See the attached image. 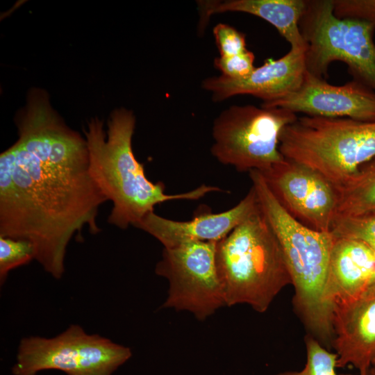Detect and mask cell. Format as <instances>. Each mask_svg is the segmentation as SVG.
<instances>
[{"instance_id": "6da1fadb", "label": "cell", "mask_w": 375, "mask_h": 375, "mask_svg": "<svg viewBox=\"0 0 375 375\" xmlns=\"http://www.w3.org/2000/svg\"><path fill=\"white\" fill-rule=\"evenodd\" d=\"M15 124L18 139L0 155V237L31 242L35 260L60 279L70 240H82L86 226L100 232L97 218L108 200L90 176L85 138L44 92L29 93Z\"/></svg>"}, {"instance_id": "7a4b0ae2", "label": "cell", "mask_w": 375, "mask_h": 375, "mask_svg": "<svg viewBox=\"0 0 375 375\" xmlns=\"http://www.w3.org/2000/svg\"><path fill=\"white\" fill-rule=\"evenodd\" d=\"M135 118L132 111L116 109L108 122L92 118L83 130L89 153L90 176L112 208L108 222L121 229L135 226L156 206L172 200H197L212 192H222L217 186L201 185L181 194H168L164 183L149 181L143 164L135 157L132 138Z\"/></svg>"}, {"instance_id": "3957f363", "label": "cell", "mask_w": 375, "mask_h": 375, "mask_svg": "<svg viewBox=\"0 0 375 375\" xmlns=\"http://www.w3.org/2000/svg\"><path fill=\"white\" fill-rule=\"evenodd\" d=\"M249 173L259 206L283 251L294 288V309L311 335L329 344L333 337V308L326 298V282L335 237L294 219L276 199L262 174L258 170Z\"/></svg>"}, {"instance_id": "277c9868", "label": "cell", "mask_w": 375, "mask_h": 375, "mask_svg": "<svg viewBox=\"0 0 375 375\" xmlns=\"http://www.w3.org/2000/svg\"><path fill=\"white\" fill-rule=\"evenodd\" d=\"M216 262L228 306L244 303L265 312L292 284L278 240L259 205L217 242Z\"/></svg>"}, {"instance_id": "5b68a950", "label": "cell", "mask_w": 375, "mask_h": 375, "mask_svg": "<svg viewBox=\"0 0 375 375\" xmlns=\"http://www.w3.org/2000/svg\"><path fill=\"white\" fill-rule=\"evenodd\" d=\"M279 141L285 158L312 168L337 186L375 158V121L297 117Z\"/></svg>"}, {"instance_id": "8992f818", "label": "cell", "mask_w": 375, "mask_h": 375, "mask_svg": "<svg viewBox=\"0 0 375 375\" xmlns=\"http://www.w3.org/2000/svg\"><path fill=\"white\" fill-rule=\"evenodd\" d=\"M299 28L308 72L324 78L331 63L341 61L353 80L375 91V29L370 24L337 17L333 0H312L306 1Z\"/></svg>"}, {"instance_id": "52a82bcc", "label": "cell", "mask_w": 375, "mask_h": 375, "mask_svg": "<svg viewBox=\"0 0 375 375\" xmlns=\"http://www.w3.org/2000/svg\"><path fill=\"white\" fill-rule=\"evenodd\" d=\"M297 114L275 107L231 106L214 120L212 155L238 172H263L283 162L279 139Z\"/></svg>"}, {"instance_id": "ba28073f", "label": "cell", "mask_w": 375, "mask_h": 375, "mask_svg": "<svg viewBox=\"0 0 375 375\" xmlns=\"http://www.w3.org/2000/svg\"><path fill=\"white\" fill-rule=\"evenodd\" d=\"M131 356L130 348L72 324L53 338H22L11 372L37 375L53 369L67 375H112Z\"/></svg>"}, {"instance_id": "9c48e42d", "label": "cell", "mask_w": 375, "mask_h": 375, "mask_svg": "<svg viewBox=\"0 0 375 375\" xmlns=\"http://www.w3.org/2000/svg\"><path fill=\"white\" fill-rule=\"evenodd\" d=\"M216 251L217 242H190L163 249L155 269L169 285L163 308L188 311L204 320L226 306Z\"/></svg>"}, {"instance_id": "30bf717a", "label": "cell", "mask_w": 375, "mask_h": 375, "mask_svg": "<svg viewBox=\"0 0 375 375\" xmlns=\"http://www.w3.org/2000/svg\"><path fill=\"white\" fill-rule=\"evenodd\" d=\"M260 172L276 199L291 216L313 230L331 232L338 197L335 186L324 176L288 158Z\"/></svg>"}, {"instance_id": "8fae6325", "label": "cell", "mask_w": 375, "mask_h": 375, "mask_svg": "<svg viewBox=\"0 0 375 375\" xmlns=\"http://www.w3.org/2000/svg\"><path fill=\"white\" fill-rule=\"evenodd\" d=\"M307 116L375 121V91L352 80L342 85L328 83L306 71L301 86L278 100L262 103Z\"/></svg>"}, {"instance_id": "7c38bea8", "label": "cell", "mask_w": 375, "mask_h": 375, "mask_svg": "<svg viewBox=\"0 0 375 375\" xmlns=\"http://www.w3.org/2000/svg\"><path fill=\"white\" fill-rule=\"evenodd\" d=\"M306 47H291L285 55L268 59L245 78L212 76L203 80L201 86L216 102L241 94L253 96L262 103L278 100L301 86L306 72Z\"/></svg>"}, {"instance_id": "4fadbf2b", "label": "cell", "mask_w": 375, "mask_h": 375, "mask_svg": "<svg viewBox=\"0 0 375 375\" xmlns=\"http://www.w3.org/2000/svg\"><path fill=\"white\" fill-rule=\"evenodd\" d=\"M256 190L251 186L246 196L228 210L212 213L201 210L193 219L176 221L150 212L134 226L157 239L164 248L190 242H218L228 235L258 207Z\"/></svg>"}, {"instance_id": "5bb4252c", "label": "cell", "mask_w": 375, "mask_h": 375, "mask_svg": "<svg viewBox=\"0 0 375 375\" xmlns=\"http://www.w3.org/2000/svg\"><path fill=\"white\" fill-rule=\"evenodd\" d=\"M332 325L338 367L368 372L375 359V285L356 299L335 303Z\"/></svg>"}, {"instance_id": "9a60e30c", "label": "cell", "mask_w": 375, "mask_h": 375, "mask_svg": "<svg viewBox=\"0 0 375 375\" xmlns=\"http://www.w3.org/2000/svg\"><path fill=\"white\" fill-rule=\"evenodd\" d=\"M374 282L375 251L360 240L335 237L326 282V298L333 308L359 297Z\"/></svg>"}, {"instance_id": "2e32d148", "label": "cell", "mask_w": 375, "mask_h": 375, "mask_svg": "<svg viewBox=\"0 0 375 375\" xmlns=\"http://www.w3.org/2000/svg\"><path fill=\"white\" fill-rule=\"evenodd\" d=\"M199 26L209 18L225 12H241L257 16L274 26L291 47H306L299 22L306 8L305 0H206L199 1Z\"/></svg>"}, {"instance_id": "e0dca14e", "label": "cell", "mask_w": 375, "mask_h": 375, "mask_svg": "<svg viewBox=\"0 0 375 375\" xmlns=\"http://www.w3.org/2000/svg\"><path fill=\"white\" fill-rule=\"evenodd\" d=\"M335 188L338 197L335 219L375 213V158Z\"/></svg>"}, {"instance_id": "ac0fdd59", "label": "cell", "mask_w": 375, "mask_h": 375, "mask_svg": "<svg viewBox=\"0 0 375 375\" xmlns=\"http://www.w3.org/2000/svg\"><path fill=\"white\" fill-rule=\"evenodd\" d=\"M307 360L304 367L300 371H288L276 375H337V355L324 348L313 336L305 339Z\"/></svg>"}, {"instance_id": "d6986e66", "label": "cell", "mask_w": 375, "mask_h": 375, "mask_svg": "<svg viewBox=\"0 0 375 375\" xmlns=\"http://www.w3.org/2000/svg\"><path fill=\"white\" fill-rule=\"evenodd\" d=\"M331 232L336 238L360 240L375 251V213L337 217Z\"/></svg>"}, {"instance_id": "ffe728a7", "label": "cell", "mask_w": 375, "mask_h": 375, "mask_svg": "<svg viewBox=\"0 0 375 375\" xmlns=\"http://www.w3.org/2000/svg\"><path fill=\"white\" fill-rule=\"evenodd\" d=\"M35 260V249L28 240L0 237V282L2 285L10 271Z\"/></svg>"}, {"instance_id": "44dd1931", "label": "cell", "mask_w": 375, "mask_h": 375, "mask_svg": "<svg viewBox=\"0 0 375 375\" xmlns=\"http://www.w3.org/2000/svg\"><path fill=\"white\" fill-rule=\"evenodd\" d=\"M255 56L252 51H245L231 56H219L214 60V66L222 75L229 78L239 79L249 76L255 69Z\"/></svg>"}, {"instance_id": "7402d4cb", "label": "cell", "mask_w": 375, "mask_h": 375, "mask_svg": "<svg viewBox=\"0 0 375 375\" xmlns=\"http://www.w3.org/2000/svg\"><path fill=\"white\" fill-rule=\"evenodd\" d=\"M213 35L219 56H231L247 50L245 35L228 24H217L213 28Z\"/></svg>"}, {"instance_id": "603a6c76", "label": "cell", "mask_w": 375, "mask_h": 375, "mask_svg": "<svg viewBox=\"0 0 375 375\" xmlns=\"http://www.w3.org/2000/svg\"><path fill=\"white\" fill-rule=\"evenodd\" d=\"M335 15L370 24L375 29V0H333Z\"/></svg>"}, {"instance_id": "cb8c5ba5", "label": "cell", "mask_w": 375, "mask_h": 375, "mask_svg": "<svg viewBox=\"0 0 375 375\" xmlns=\"http://www.w3.org/2000/svg\"><path fill=\"white\" fill-rule=\"evenodd\" d=\"M341 375H353V374H341ZM358 375H375V374H371L368 372H366V373H359Z\"/></svg>"}, {"instance_id": "d4e9b609", "label": "cell", "mask_w": 375, "mask_h": 375, "mask_svg": "<svg viewBox=\"0 0 375 375\" xmlns=\"http://www.w3.org/2000/svg\"><path fill=\"white\" fill-rule=\"evenodd\" d=\"M372 365L375 367V359L373 361Z\"/></svg>"}, {"instance_id": "484cf974", "label": "cell", "mask_w": 375, "mask_h": 375, "mask_svg": "<svg viewBox=\"0 0 375 375\" xmlns=\"http://www.w3.org/2000/svg\"><path fill=\"white\" fill-rule=\"evenodd\" d=\"M373 284H374V285H375V282H374V283Z\"/></svg>"}]
</instances>
